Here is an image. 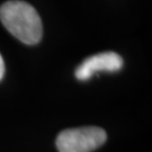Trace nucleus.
I'll return each instance as SVG.
<instances>
[{"label": "nucleus", "instance_id": "f257e3e1", "mask_svg": "<svg viewBox=\"0 0 152 152\" xmlns=\"http://www.w3.org/2000/svg\"><path fill=\"white\" fill-rule=\"evenodd\" d=\"M0 20L8 32L27 45L37 44L43 34L36 9L25 1L9 0L0 6Z\"/></svg>", "mask_w": 152, "mask_h": 152}, {"label": "nucleus", "instance_id": "f03ea898", "mask_svg": "<svg viewBox=\"0 0 152 152\" xmlns=\"http://www.w3.org/2000/svg\"><path fill=\"white\" fill-rule=\"evenodd\" d=\"M107 140L106 132L96 126L68 129L56 136L59 152H92Z\"/></svg>", "mask_w": 152, "mask_h": 152}, {"label": "nucleus", "instance_id": "7ed1b4c3", "mask_svg": "<svg viewBox=\"0 0 152 152\" xmlns=\"http://www.w3.org/2000/svg\"><path fill=\"white\" fill-rule=\"evenodd\" d=\"M123 60L115 52H104L91 55L82 62L76 70V78L78 80H88L98 71L115 72L122 69Z\"/></svg>", "mask_w": 152, "mask_h": 152}, {"label": "nucleus", "instance_id": "20e7f679", "mask_svg": "<svg viewBox=\"0 0 152 152\" xmlns=\"http://www.w3.org/2000/svg\"><path fill=\"white\" fill-rule=\"evenodd\" d=\"M4 75H5V62H4V59L0 54V80L4 78Z\"/></svg>", "mask_w": 152, "mask_h": 152}]
</instances>
